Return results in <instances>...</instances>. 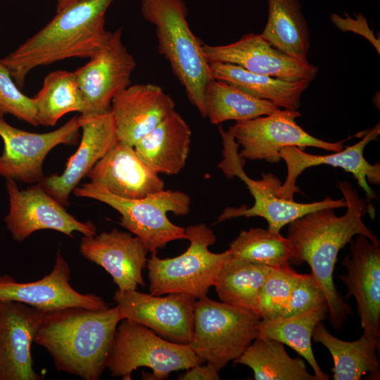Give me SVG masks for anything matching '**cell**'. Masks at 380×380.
Segmentation results:
<instances>
[{
	"label": "cell",
	"instance_id": "obj_25",
	"mask_svg": "<svg viewBox=\"0 0 380 380\" xmlns=\"http://www.w3.org/2000/svg\"><path fill=\"white\" fill-rule=\"evenodd\" d=\"M213 78L227 82L255 98L267 100L279 108L297 110L300 97L311 81H286L266 75L249 72L238 65L209 63Z\"/></svg>",
	"mask_w": 380,
	"mask_h": 380
},
{
	"label": "cell",
	"instance_id": "obj_31",
	"mask_svg": "<svg viewBox=\"0 0 380 380\" xmlns=\"http://www.w3.org/2000/svg\"><path fill=\"white\" fill-rule=\"evenodd\" d=\"M39 125L54 126L65 114L85 115L87 105L74 71L56 70L48 74L38 93L32 97Z\"/></svg>",
	"mask_w": 380,
	"mask_h": 380
},
{
	"label": "cell",
	"instance_id": "obj_28",
	"mask_svg": "<svg viewBox=\"0 0 380 380\" xmlns=\"http://www.w3.org/2000/svg\"><path fill=\"white\" fill-rule=\"evenodd\" d=\"M234 364L249 367L255 380H317L302 360L288 355L284 343L262 336H257Z\"/></svg>",
	"mask_w": 380,
	"mask_h": 380
},
{
	"label": "cell",
	"instance_id": "obj_24",
	"mask_svg": "<svg viewBox=\"0 0 380 380\" xmlns=\"http://www.w3.org/2000/svg\"><path fill=\"white\" fill-rule=\"evenodd\" d=\"M191 130L176 110L141 138L134 148L139 158L159 174H179L185 167Z\"/></svg>",
	"mask_w": 380,
	"mask_h": 380
},
{
	"label": "cell",
	"instance_id": "obj_10",
	"mask_svg": "<svg viewBox=\"0 0 380 380\" xmlns=\"http://www.w3.org/2000/svg\"><path fill=\"white\" fill-rule=\"evenodd\" d=\"M300 115L298 110L279 108L269 115L236 121L228 130L242 148L239 156L250 160L279 163L281 160L279 151L286 146L315 147L334 152L344 148L346 140L329 142L305 132L296 122Z\"/></svg>",
	"mask_w": 380,
	"mask_h": 380
},
{
	"label": "cell",
	"instance_id": "obj_12",
	"mask_svg": "<svg viewBox=\"0 0 380 380\" xmlns=\"http://www.w3.org/2000/svg\"><path fill=\"white\" fill-rule=\"evenodd\" d=\"M8 211L4 218L13 239L23 242L35 232L51 229L69 237L78 232L94 236L96 227L91 221L82 222L70 214L62 204L38 183L20 189L14 179H6Z\"/></svg>",
	"mask_w": 380,
	"mask_h": 380
},
{
	"label": "cell",
	"instance_id": "obj_5",
	"mask_svg": "<svg viewBox=\"0 0 380 380\" xmlns=\"http://www.w3.org/2000/svg\"><path fill=\"white\" fill-rule=\"evenodd\" d=\"M77 197L102 202L120 214L119 224L137 236L151 253H157L170 241L186 239L185 228L172 223L168 212L186 215L191 208L190 196L181 191L161 190L139 199L118 197L103 186L91 182L77 186Z\"/></svg>",
	"mask_w": 380,
	"mask_h": 380
},
{
	"label": "cell",
	"instance_id": "obj_8",
	"mask_svg": "<svg viewBox=\"0 0 380 380\" xmlns=\"http://www.w3.org/2000/svg\"><path fill=\"white\" fill-rule=\"evenodd\" d=\"M223 143V159L218 167L229 179L239 177L248 187L254 198V204L247 208L244 205L238 208L227 207L217 217V222L240 217H260L268 224V229L279 232L281 229L292 221L315 210L324 208H346V200L326 197L324 200L312 203H298L279 196L277 189L281 184L280 179L272 173H262L260 179L250 178L243 170L244 159L238 152L239 144L231 132L220 127Z\"/></svg>",
	"mask_w": 380,
	"mask_h": 380
},
{
	"label": "cell",
	"instance_id": "obj_4",
	"mask_svg": "<svg viewBox=\"0 0 380 380\" xmlns=\"http://www.w3.org/2000/svg\"><path fill=\"white\" fill-rule=\"evenodd\" d=\"M140 11L144 20L155 27L159 53L169 62L191 104L205 118L204 89L213 77L203 44L187 22L186 3L184 0H141Z\"/></svg>",
	"mask_w": 380,
	"mask_h": 380
},
{
	"label": "cell",
	"instance_id": "obj_17",
	"mask_svg": "<svg viewBox=\"0 0 380 380\" xmlns=\"http://www.w3.org/2000/svg\"><path fill=\"white\" fill-rule=\"evenodd\" d=\"M46 311L0 300V380H41L34 369L32 344Z\"/></svg>",
	"mask_w": 380,
	"mask_h": 380
},
{
	"label": "cell",
	"instance_id": "obj_9",
	"mask_svg": "<svg viewBox=\"0 0 380 380\" xmlns=\"http://www.w3.org/2000/svg\"><path fill=\"white\" fill-rule=\"evenodd\" d=\"M198 364L201 362L189 344L163 338L142 324L122 319L117 326L106 368L112 376L131 380L137 368L148 367L152 373L143 379L162 380L172 372Z\"/></svg>",
	"mask_w": 380,
	"mask_h": 380
},
{
	"label": "cell",
	"instance_id": "obj_30",
	"mask_svg": "<svg viewBox=\"0 0 380 380\" xmlns=\"http://www.w3.org/2000/svg\"><path fill=\"white\" fill-rule=\"evenodd\" d=\"M205 118L213 125L269 115L279 109L272 102L252 96L237 87L211 78L203 94Z\"/></svg>",
	"mask_w": 380,
	"mask_h": 380
},
{
	"label": "cell",
	"instance_id": "obj_37",
	"mask_svg": "<svg viewBox=\"0 0 380 380\" xmlns=\"http://www.w3.org/2000/svg\"><path fill=\"white\" fill-rule=\"evenodd\" d=\"M330 19L337 28L343 32H353L366 38L375 48L377 53H380L379 37L376 38L369 27L367 18L360 13L351 18L348 13L344 17L336 13H332Z\"/></svg>",
	"mask_w": 380,
	"mask_h": 380
},
{
	"label": "cell",
	"instance_id": "obj_19",
	"mask_svg": "<svg viewBox=\"0 0 380 380\" xmlns=\"http://www.w3.org/2000/svg\"><path fill=\"white\" fill-rule=\"evenodd\" d=\"M70 266L58 249L52 270L39 280L18 282L10 275H0V300L17 301L45 311L67 307L108 308L101 296L75 290L70 284Z\"/></svg>",
	"mask_w": 380,
	"mask_h": 380
},
{
	"label": "cell",
	"instance_id": "obj_21",
	"mask_svg": "<svg viewBox=\"0 0 380 380\" xmlns=\"http://www.w3.org/2000/svg\"><path fill=\"white\" fill-rule=\"evenodd\" d=\"M175 103L154 84L129 85L111 102L118 141L134 146L175 110Z\"/></svg>",
	"mask_w": 380,
	"mask_h": 380
},
{
	"label": "cell",
	"instance_id": "obj_11",
	"mask_svg": "<svg viewBox=\"0 0 380 380\" xmlns=\"http://www.w3.org/2000/svg\"><path fill=\"white\" fill-rule=\"evenodd\" d=\"M86 120L80 115L53 131L34 133L11 125L0 115V137L4 142L0 176L28 184L40 182L44 177L43 163L47 154L59 144H75Z\"/></svg>",
	"mask_w": 380,
	"mask_h": 380
},
{
	"label": "cell",
	"instance_id": "obj_34",
	"mask_svg": "<svg viewBox=\"0 0 380 380\" xmlns=\"http://www.w3.org/2000/svg\"><path fill=\"white\" fill-rule=\"evenodd\" d=\"M299 275L290 265L272 267L258 299V313L262 319L281 316Z\"/></svg>",
	"mask_w": 380,
	"mask_h": 380
},
{
	"label": "cell",
	"instance_id": "obj_36",
	"mask_svg": "<svg viewBox=\"0 0 380 380\" xmlns=\"http://www.w3.org/2000/svg\"><path fill=\"white\" fill-rule=\"evenodd\" d=\"M327 305L324 294L312 274H300L280 317H290Z\"/></svg>",
	"mask_w": 380,
	"mask_h": 380
},
{
	"label": "cell",
	"instance_id": "obj_15",
	"mask_svg": "<svg viewBox=\"0 0 380 380\" xmlns=\"http://www.w3.org/2000/svg\"><path fill=\"white\" fill-rule=\"evenodd\" d=\"M380 134V125L378 122L372 128L366 130L361 140L350 146L344 148L329 155H312L305 153L296 146L284 147L279 156L286 165V177L277 189V194L282 198L293 201L295 193L299 191L296 180L306 169L319 165H327L340 167L351 173L356 179L360 187L366 194V201L373 206L371 201L377 198L375 192L369 184H380V164L369 163L364 157L366 146L376 140Z\"/></svg>",
	"mask_w": 380,
	"mask_h": 380
},
{
	"label": "cell",
	"instance_id": "obj_35",
	"mask_svg": "<svg viewBox=\"0 0 380 380\" xmlns=\"http://www.w3.org/2000/svg\"><path fill=\"white\" fill-rule=\"evenodd\" d=\"M10 114L32 125H39L33 98L25 95L0 61V115Z\"/></svg>",
	"mask_w": 380,
	"mask_h": 380
},
{
	"label": "cell",
	"instance_id": "obj_22",
	"mask_svg": "<svg viewBox=\"0 0 380 380\" xmlns=\"http://www.w3.org/2000/svg\"><path fill=\"white\" fill-rule=\"evenodd\" d=\"M86 118L81 127L82 134L79 147L69 158L63 172L44 177L38 183L65 208L69 205L71 192L81 179L118 141L110 111Z\"/></svg>",
	"mask_w": 380,
	"mask_h": 380
},
{
	"label": "cell",
	"instance_id": "obj_2",
	"mask_svg": "<svg viewBox=\"0 0 380 380\" xmlns=\"http://www.w3.org/2000/svg\"><path fill=\"white\" fill-rule=\"evenodd\" d=\"M121 319L117 305L99 310L67 307L48 310L34 342L49 353L58 371L98 380Z\"/></svg>",
	"mask_w": 380,
	"mask_h": 380
},
{
	"label": "cell",
	"instance_id": "obj_38",
	"mask_svg": "<svg viewBox=\"0 0 380 380\" xmlns=\"http://www.w3.org/2000/svg\"><path fill=\"white\" fill-rule=\"evenodd\" d=\"M219 371L210 363L206 365L198 364L181 374L179 380H219Z\"/></svg>",
	"mask_w": 380,
	"mask_h": 380
},
{
	"label": "cell",
	"instance_id": "obj_7",
	"mask_svg": "<svg viewBox=\"0 0 380 380\" xmlns=\"http://www.w3.org/2000/svg\"><path fill=\"white\" fill-rule=\"evenodd\" d=\"M261 319L252 310L202 296L196 300L189 345L201 364L210 363L220 371L258 336Z\"/></svg>",
	"mask_w": 380,
	"mask_h": 380
},
{
	"label": "cell",
	"instance_id": "obj_40",
	"mask_svg": "<svg viewBox=\"0 0 380 380\" xmlns=\"http://www.w3.org/2000/svg\"><path fill=\"white\" fill-rule=\"evenodd\" d=\"M370 1V0H369Z\"/></svg>",
	"mask_w": 380,
	"mask_h": 380
},
{
	"label": "cell",
	"instance_id": "obj_29",
	"mask_svg": "<svg viewBox=\"0 0 380 380\" xmlns=\"http://www.w3.org/2000/svg\"><path fill=\"white\" fill-rule=\"evenodd\" d=\"M327 305L290 317L261 319L258 325V336L272 338L286 344L305 358L312 368L317 380L329 376L319 367L312 350L314 329L328 315Z\"/></svg>",
	"mask_w": 380,
	"mask_h": 380
},
{
	"label": "cell",
	"instance_id": "obj_6",
	"mask_svg": "<svg viewBox=\"0 0 380 380\" xmlns=\"http://www.w3.org/2000/svg\"><path fill=\"white\" fill-rule=\"evenodd\" d=\"M190 243L181 255L160 258L151 253L147 260L149 293L163 296L171 293L189 295L196 299L206 296L214 286L219 272L228 258V251L216 253L209 246L216 241L213 231L204 223L185 228Z\"/></svg>",
	"mask_w": 380,
	"mask_h": 380
},
{
	"label": "cell",
	"instance_id": "obj_16",
	"mask_svg": "<svg viewBox=\"0 0 380 380\" xmlns=\"http://www.w3.org/2000/svg\"><path fill=\"white\" fill-rule=\"evenodd\" d=\"M203 55L210 63H229L256 74L286 81H312L318 68L303 63L273 47L260 34L248 33L225 45L203 44Z\"/></svg>",
	"mask_w": 380,
	"mask_h": 380
},
{
	"label": "cell",
	"instance_id": "obj_39",
	"mask_svg": "<svg viewBox=\"0 0 380 380\" xmlns=\"http://www.w3.org/2000/svg\"><path fill=\"white\" fill-rule=\"evenodd\" d=\"M77 0H56V12H58Z\"/></svg>",
	"mask_w": 380,
	"mask_h": 380
},
{
	"label": "cell",
	"instance_id": "obj_1",
	"mask_svg": "<svg viewBox=\"0 0 380 380\" xmlns=\"http://www.w3.org/2000/svg\"><path fill=\"white\" fill-rule=\"evenodd\" d=\"M337 186L347 203L344 215H336L334 208L309 213L288 224L286 236L293 249L290 265H299L305 262L310 266L311 274L324 294L329 322L336 330L340 329L348 316L353 314L333 279L340 250L356 235L365 236L379 246L376 235L362 221L367 213L374 218V207L360 198L348 182H339Z\"/></svg>",
	"mask_w": 380,
	"mask_h": 380
},
{
	"label": "cell",
	"instance_id": "obj_13",
	"mask_svg": "<svg viewBox=\"0 0 380 380\" xmlns=\"http://www.w3.org/2000/svg\"><path fill=\"white\" fill-rule=\"evenodd\" d=\"M122 34L121 27L110 31L100 49L74 71L87 105L83 116L110 111L113 98L131 84L136 61L123 44Z\"/></svg>",
	"mask_w": 380,
	"mask_h": 380
},
{
	"label": "cell",
	"instance_id": "obj_32",
	"mask_svg": "<svg viewBox=\"0 0 380 380\" xmlns=\"http://www.w3.org/2000/svg\"><path fill=\"white\" fill-rule=\"evenodd\" d=\"M272 267L232 259L229 255L214 285L220 300L258 313L260 293Z\"/></svg>",
	"mask_w": 380,
	"mask_h": 380
},
{
	"label": "cell",
	"instance_id": "obj_18",
	"mask_svg": "<svg viewBox=\"0 0 380 380\" xmlns=\"http://www.w3.org/2000/svg\"><path fill=\"white\" fill-rule=\"evenodd\" d=\"M349 243L350 253L341 262L347 272L339 276L346 298H355L362 334L380 341V247L362 235Z\"/></svg>",
	"mask_w": 380,
	"mask_h": 380
},
{
	"label": "cell",
	"instance_id": "obj_20",
	"mask_svg": "<svg viewBox=\"0 0 380 380\" xmlns=\"http://www.w3.org/2000/svg\"><path fill=\"white\" fill-rule=\"evenodd\" d=\"M80 252L85 259L102 267L120 291L137 290L138 285H146L142 270L149 251L132 233L113 228L109 232L83 236Z\"/></svg>",
	"mask_w": 380,
	"mask_h": 380
},
{
	"label": "cell",
	"instance_id": "obj_26",
	"mask_svg": "<svg viewBox=\"0 0 380 380\" xmlns=\"http://www.w3.org/2000/svg\"><path fill=\"white\" fill-rule=\"evenodd\" d=\"M312 338L331 355L333 379L360 380L367 373L379 379L380 362L376 353L380 341L363 334L353 341H343L333 336L322 322L316 325Z\"/></svg>",
	"mask_w": 380,
	"mask_h": 380
},
{
	"label": "cell",
	"instance_id": "obj_23",
	"mask_svg": "<svg viewBox=\"0 0 380 380\" xmlns=\"http://www.w3.org/2000/svg\"><path fill=\"white\" fill-rule=\"evenodd\" d=\"M110 194L139 199L164 189L163 180L138 156L134 146L118 141L87 175Z\"/></svg>",
	"mask_w": 380,
	"mask_h": 380
},
{
	"label": "cell",
	"instance_id": "obj_33",
	"mask_svg": "<svg viewBox=\"0 0 380 380\" xmlns=\"http://www.w3.org/2000/svg\"><path fill=\"white\" fill-rule=\"evenodd\" d=\"M227 251L232 259L272 267L291 265L293 255L287 237L262 228L241 232Z\"/></svg>",
	"mask_w": 380,
	"mask_h": 380
},
{
	"label": "cell",
	"instance_id": "obj_3",
	"mask_svg": "<svg viewBox=\"0 0 380 380\" xmlns=\"http://www.w3.org/2000/svg\"><path fill=\"white\" fill-rule=\"evenodd\" d=\"M114 0H77L55 16L14 51L0 58L21 89L33 69L94 55L106 40V11Z\"/></svg>",
	"mask_w": 380,
	"mask_h": 380
},
{
	"label": "cell",
	"instance_id": "obj_14",
	"mask_svg": "<svg viewBox=\"0 0 380 380\" xmlns=\"http://www.w3.org/2000/svg\"><path fill=\"white\" fill-rule=\"evenodd\" d=\"M113 299L122 319L142 324L169 341L189 343L194 330L195 298L180 293L162 296L137 290H117Z\"/></svg>",
	"mask_w": 380,
	"mask_h": 380
},
{
	"label": "cell",
	"instance_id": "obj_27",
	"mask_svg": "<svg viewBox=\"0 0 380 380\" xmlns=\"http://www.w3.org/2000/svg\"><path fill=\"white\" fill-rule=\"evenodd\" d=\"M268 18L260 34L275 49L309 63L310 32L299 0H267Z\"/></svg>",
	"mask_w": 380,
	"mask_h": 380
}]
</instances>
